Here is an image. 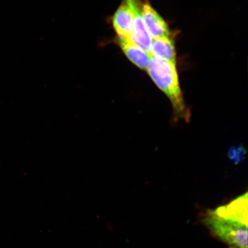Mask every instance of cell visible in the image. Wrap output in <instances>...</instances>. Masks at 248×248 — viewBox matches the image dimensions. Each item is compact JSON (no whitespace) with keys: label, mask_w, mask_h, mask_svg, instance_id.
Returning <instances> with one entry per match:
<instances>
[{"label":"cell","mask_w":248,"mask_h":248,"mask_svg":"<svg viewBox=\"0 0 248 248\" xmlns=\"http://www.w3.org/2000/svg\"><path fill=\"white\" fill-rule=\"evenodd\" d=\"M147 71L155 84L169 98L174 122L181 120L190 122L191 112L185 104L176 64L151 55Z\"/></svg>","instance_id":"obj_1"},{"label":"cell","mask_w":248,"mask_h":248,"mask_svg":"<svg viewBox=\"0 0 248 248\" xmlns=\"http://www.w3.org/2000/svg\"><path fill=\"white\" fill-rule=\"evenodd\" d=\"M202 222L214 236L229 248H248V225L217 215L213 210L207 212Z\"/></svg>","instance_id":"obj_2"},{"label":"cell","mask_w":248,"mask_h":248,"mask_svg":"<svg viewBox=\"0 0 248 248\" xmlns=\"http://www.w3.org/2000/svg\"><path fill=\"white\" fill-rule=\"evenodd\" d=\"M123 2L129 8L132 15V41L150 54L152 38L145 26L140 1V0H124Z\"/></svg>","instance_id":"obj_3"},{"label":"cell","mask_w":248,"mask_h":248,"mask_svg":"<svg viewBox=\"0 0 248 248\" xmlns=\"http://www.w3.org/2000/svg\"><path fill=\"white\" fill-rule=\"evenodd\" d=\"M142 15L145 27L152 39L170 37V33L168 25L148 2L142 4Z\"/></svg>","instance_id":"obj_4"},{"label":"cell","mask_w":248,"mask_h":248,"mask_svg":"<svg viewBox=\"0 0 248 248\" xmlns=\"http://www.w3.org/2000/svg\"><path fill=\"white\" fill-rule=\"evenodd\" d=\"M217 215L237 220L248 225V194L213 210Z\"/></svg>","instance_id":"obj_5"},{"label":"cell","mask_w":248,"mask_h":248,"mask_svg":"<svg viewBox=\"0 0 248 248\" xmlns=\"http://www.w3.org/2000/svg\"><path fill=\"white\" fill-rule=\"evenodd\" d=\"M121 48L128 60L142 70H147L151 55L136 45L132 40L117 38Z\"/></svg>","instance_id":"obj_6"},{"label":"cell","mask_w":248,"mask_h":248,"mask_svg":"<svg viewBox=\"0 0 248 248\" xmlns=\"http://www.w3.org/2000/svg\"><path fill=\"white\" fill-rule=\"evenodd\" d=\"M113 26L118 38L132 40L133 17L131 11L123 2L113 17Z\"/></svg>","instance_id":"obj_7"},{"label":"cell","mask_w":248,"mask_h":248,"mask_svg":"<svg viewBox=\"0 0 248 248\" xmlns=\"http://www.w3.org/2000/svg\"><path fill=\"white\" fill-rule=\"evenodd\" d=\"M150 55L160 60L176 64L174 42L170 37L152 39Z\"/></svg>","instance_id":"obj_8"},{"label":"cell","mask_w":248,"mask_h":248,"mask_svg":"<svg viewBox=\"0 0 248 248\" xmlns=\"http://www.w3.org/2000/svg\"><path fill=\"white\" fill-rule=\"evenodd\" d=\"M246 154V151L243 147H232L229 151L228 156L235 164H239L244 160Z\"/></svg>","instance_id":"obj_9"}]
</instances>
